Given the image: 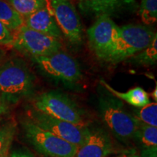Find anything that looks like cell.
<instances>
[{
	"label": "cell",
	"instance_id": "18",
	"mask_svg": "<svg viewBox=\"0 0 157 157\" xmlns=\"http://www.w3.org/2000/svg\"><path fill=\"white\" fill-rule=\"evenodd\" d=\"M16 132L14 121H8L0 126V157H7Z\"/></svg>",
	"mask_w": 157,
	"mask_h": 157
},
{
	"label": "cell",
	"instance_id": "17",
	"mask_svg": "<svg viewBox=\"0 0 157 157\" xmlns=\"http://www.w3.org/2000/svg\"><path fill=\"white\" fill-rule=\"evenodd\" d=\"M24 20L29 15L50 5L48 0H7Z\"/></svg>",
	"mask_w": 157,
	"mask_h": 157
},
{
	"label": "cell",
	"instance_id": "28",
	"mask_svg": "<svg viewBox=\"0 0 157 157\" xmlns=\"http://www.w3.org/2000/svg\"><path fill=\"white\" fill-rule=\"evenodd\" d=\"M151 96H152V98L155 100V101L156 102V101H157V87H155V90H154V91H153V93H151Z\"/></svg>",
	"mask_w": 157,
	"mask_h": 157
},
{
	"label": "cell",
	"instance_id": "8",
	"mask_svg": "<svg viewBox=\"0 0 157 157\" xmlns=\"http://www.w3.org/2000/svg\"><path fill=\"white\" fill-rule=\"evenodd\" d=\"M119 34V26L109 15L98 16L87 31L90 48L98 58L107 60L112 54Z\"/></svg>",
	"mask_w": 157,
	"mask_h": 157
},
{
	"label": "cell",
	"instance_id": "16",
	"mask_svg": "<svg viewBox=\"0 0 157 157\" xmlns=\"http://www.w3.org/2000/svg\"><path fill=\"white\" fill-rule=\"evenodd\" d=\"M139 121V120H138ZM143 148L157 146V127L138 121L134 138Z\"/></svg>",
	"mask_w": 157,
	"mask_h": 157
},
{
	"label": "cell",
	"instance_id": "20",
	"mask_svg": "<svg viewBox=\"0 0 157 157\" xmlns=\"http://www.w3.org/2000/svg\"><path fill=\"white\" fill-rule=\"evenodd\" d=\"M134 117L141 122L152 127H157V103H150L135 111Z\"/></svg>",
	"mask_w": 157,
	"mask_h": 157
},
{
	"label": "cell",
	"instance_id": "14",
	"mask_svg": "<svg viewBox=\"0 0 157 157\" xmlns=\"http://www.w3.org/2000/svg\"><path fill=\"white\" fill-rule=\"evenodd\" d=\"M123 0H81V7L84 11L101 16L109 15L121 7Z\"/></svg>",
	"mask_w": 157,
	"mask_h": 157
},
{
	"label": "cell",
	"instance_id": "19",
	"mask_svg": "<svg viewBox=\"0 0 157 157\" xmlns=\"http://www.w3.org/2000/svg\"><path fill=\"white\" fill-rule=\"evenodd\" d=\"M130 59L133 63L141 66H151L157 60V34L146 49L135 55Z\"/></svg>",
	"mask_w": 157,
	"mask_h": 157
},
{
	"label": "cell",
	"instance_id": "13",
	"mask_svg": "<svg viewBox=\"0 0 157 157\" xmlns=\"http://www.w3.org/2000/svg\"><path fill=\"white\" fill-rule=\"evenodd\" d=\"M101 83L113 97L125 101L132 106L142 108L151 103L148 93L142 87H134L129 90L126 93H121L111 87L103 79L101 80Z\"/></svg>",
	"mask_w": 157,
	"mask_h": 157
},
{
	"label": "cell",
	"instance_id": "5",
	"mask_svg": "<svg viewBox=\"0 0 157 157\" xmlns=\"http://www.w3.org/2000/svg\"><path fill=\"white\" fill-rule=\"evenodd\" d=\"M34 109L50 117L77 126L86 127L82 111L66 94L49 91L37 96L34 101Z\"/></svg>",
	"mask_w": 157,
	"mask_h": 157
},
{
	"label": "cell",
	"instance_id": "12",
	"mask_svg": "<svg viewBox=\"0 0 157 157\" xmlns=\"http://www.w3.org/2000/svg\"><path fill=\"white\" fill-rule=\"evenodd\" d=\"M50 7L49 5L29 15L24 20V25L29 29L59 40L62 36L61 31L57 25Z\"/></svg>",
	"mask_w": 157,
	"mask_h": 157
},
{
	"label": "cell",
	"instance_id": "23",
	"mask_svg": "<svg viewBox=\"0 0 157 157\" xmlns=\"http://www.w3.org/2000/svg\"><path fill=\"white\" fill-rule=\"evenodd\" d=\"M140 157H157V146L143 148Z\"/></svg>",
	"mask_w": 157,
	"mask_h": 157
},
{
	"label": "cell",
	"instance_id": "7",
	"mask_svg": "<svg viewBox=\"0 0 157 157\" xmlns=\"http://www.w3.org/2000/svg\"><path fill=\"white\" fill-rule=\"evenodd\" d=\"M32 59L50 78L66 84H74L81 79L79 65L73 57L63 51L60 50L49 56Z\"/></svg>",
	"mask_w": 157,
	"mask_h": 157
},
{
	"label": "cell",
	"instance_id": "27",
	"mask_svg": "<svg viewBox=\"0 0 157 157\" xmlns=\"http://www.w3.org/2000/svg\"><path fill=\"white\" fill-rule=\"evenodd\" d=\"M121 157H140L138 154H135V153H129L128 154H125Z\"/></svg>",
	"mask_w": 157,
	"mask_h": 157
},
{
	"label": "cell",
	"instance_id": "2",
	"mask_svg": "<svg viewBox=\"0 0 157 157\" xmlns=\"http://www.w3.org/2000/svg\"><path fill=\"white\" fill-rule=\"evenodd\" d=\"M100 115L109 130L123 142L134 138L138 119L124 109L120 101L113 96H103L100 99Z\"/></svg>",
	"mask_w": 157,
	"mask_h": 157
},
{
	"label": "cell",
	"instance_id": "26",
	"mask_svg": "<svg viewBox=\"0 0 157 157\" xmlns=\"http://www.w3.org/2000/svg\"><path fill=\"white\" fill-rule=\"evenodd\" d=\"M6 52L3 49V47L0 46V66L3 63V62L5 60Z\"/></svg>",
	"mask_w": 157,
	"mask_h": 157
},
{
	"label": "cell",
	"instance_id": "21",
	"mask_svg": "<svg viewBox=\"0 0 157 157\" xmlns=\"http://www.w3.org/2000/svg\"><path fill=\"white\" fill-rule=\"evenodd\" d=\"M140 16L145 25H148L157 21V0H141Z\"/></svg>",
	"mask_w": 157,
	"mask_h": 157
},
{
	"label": "cell",
	"instance_id": "1",
	"mask_svg": "<svg viewBox=\"0 0 157 157\" xmlns=\"http://www.w3.org/2000/svg\"><path fill=\"white\" fill-rule=\"evenodd\" d=\"M34 82V76L23 59H7L0 66V94L7 105L30 95Z\"/></svg>",
	"mask_w": 157,
	"mask_h": 157
},
{
	"label": "cell",
	"instance_id": "25",
	"mask_svg": "<svg viewBox=\"0 0 157 157\" xmlns=\"http://www.w3.org/2000/svg\"><path fill=\"white\" fill-rule=\"evenodd\" d=\"M8 105L5 103V101H4L3 98H2L1 94H0V115H3L7 113L8 112Z\"/></svg>",
	"mask_w": 157,
	"mask_h": 157
},
{
	"label": "cell",
	"instance_id": "11",
	"mask_svg": "<svg viewBox=\"0 0 157 157\" xmlns=\"http://www.w3.org/2000/svg\"><path fill=\"white\" fill-rule=\"evenodd\" d=\"M114 151L112 140L103 129L90 130L84 144L78 148L75 157H108Z\"/></svg>",
	"mask_w": 157,
	"mask_h": 157
},
{
	"label": "cell",
	"instance_id": "4",
	"mask_svg": "<svg viewBox=\"0 0 157 157\" xmlns=\"http://www.w3.org/2000/svg\"><path fill=\"white\" fill-rule=\"evenodd\" d=\"M25 137L31 146L44 157H75L78 147L42 129L31 120L23 122Z\"/></svg>",
	"mask_w": 157,
	"mask_h": 157
},
{
	"label": "cell",
	"instance_id": "10",
	"mask_svg": "<svg viewBox=\"0 0 157 157\" xmlns=\"http://www.w3.org/2000/svg\"><path fill=\"white\" fill-rule=\"evenodd\" d=\"M51 10L61 34L72 44L82 42L83 29L77 11L70 0H50Z\"/></svg>",
	"mask_w": 157,
	"mask_h": 157
},
{
	"label": "cell",
	"instance_id": "6",
	"mask_svg": "<svg viewBox=\"0 0 157 157\" xmlns=\"http://www.w3.org/2000/svg\"><path fill=\"white\" fill-rule=\"evenodd\" d=\"M13 47L34 58L61 50L62 44L58 39L29 29L23 24L13 32Z\"/></svg>",
	"mask_w": 157,
	"mask_h": 157
},
{
	"label": "cell",
	"instance_id": "3",
	"mask_svg": "<svg viewBox=\"0 0 157 157\" xmlns=\"http://www.w3.org/2000/svg\"><path fill=\"white\" fill-rule=\"evenodd\" d=\"M156 35L146 25L127 24L119 27L117 44L107 61L118 63L128 60L149 46Z\"/></svg>",
	"mask_w": 157,
	"mask_h": 157
},
{
	"label": "cell",
	"instance_id": "24",
	"mask_svg": "<svg viewBox=\"0 0 157 157\" xmlns=\"http://www.w3.org/2000/svg\"><path fill=\"white\" fill-rule=\"evenodd\" d=\"M10 157H34V155L27 150H17L12 153Z\"/></svg>",
	"mask_w": 157,
	"mask_h": 157
},
{
	"label": "cell",
	"instance_id": "9",
	"mask_svg": "<svg viewBox=\"0 0 157 157\" xmlns=\"http://www.w3.org/2000/svg\"><path fill=\"white\" fill-rule=\"evenodd\" d=\"M29 117L40 128L75 145L78 148L87 142L90 135V130L87 126H77L68 121L56 119L34 109L29 111Z\"/></svg>",
	"mask_w": 157,
	"mask_h": 157
},
{
	"label": "cell",
	"instance_id": "22",
	"mask_svg": "<svg viewBox=\"0 0 157 157\" xmlns=\"http://www.w3.org/2000/svg\"><path fill=\"white\" fill-rule=\"evenodd\" d=\"M13 33L0 22V46L13 47Z\"/></svg>",
	"mask_w": 157,
	"mask_h": 157
},
{
	"label": "cell",
	"instance_id": "15",
	"mask_svg": "<svg viewBox=\"0 0 157 157\" xmlns=\"http://www.w3.org/2000/svg\"><path fill=\"white\" fill-rule=\"evenodd\" d=\"M0 22L13 33L24 24V18L15 10L7 0H0Z\"/></svg>",
	"mask_w": 157,
	"mask_h": 157
}]
</instances>
